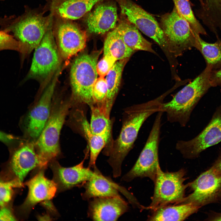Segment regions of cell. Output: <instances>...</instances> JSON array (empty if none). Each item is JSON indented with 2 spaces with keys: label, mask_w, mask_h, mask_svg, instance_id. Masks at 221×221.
<instances>
[{
  "label": "cell",
  "mask_w": 221,
  "mask_h": 221,
  "mask_svg": "<svg viewBox=\"0 0 221 221\" xmlns=\"http://www.w3.org/2000/svg\"><path fill=\"white\" fill-rule=\"evenodd\" d=\"M166 96L165 93L151 100L125 109L119 136L104 148L103 152L109 157L107 162L112 168L114 177L121 176L122 162L132 149L141 126L149 117L161 110Z\"/></svg>",
  "instance_id": "1"
},
{
  "label": "cell",
  "mask_w": 221,
  "mask_h": 221,
  "mask_svg": "<svg viewBox=\"0 0 221 221\" xmlns=\"http://www.w3.org/2000/svg\"><path fill=\"white\" fill-rule=\"evenodd\" d=\"M209 66L192 82L177 92L171 100L163 103L161 109L168 121L185 126L192 111L210 86Z\"/></svg>",
  "instance_id": "2"
},
{
  "label": "cell",
  "mask_w": 221,
  "mask_h": 221,
  "mask_svg": "<svg viewBox=\"0 0 221 221\" xmlns=\"http://www.w3.org/2000/svg\"><path fill=\"white\" fill-rule=\"evenodd\" d=\"M46 10L27 9L4 30L12 32L22 46L24 55L30 53L39 44L52 25L53 16L44 15Z\"/></svg>",
  "instance_id": "3"
},
{
  "label": "cell",
  "mask_w": 221,
  "mask_h": 221,
  "mask_svg": "<svg viewBox=\"0 0 221 221\" xmlns=\"http://www.w3.org/2000/svg\"><path fill=\"white\" fill-rule=\"evenodd\" d=\"M102 51L78 56L73 62L70 71V82L73 99L77 103L90 107L95 105L93 89L97 78L96 65Z\"/></svg>",
  "instance_id": "4"
},
{
  "label": "cell",
  "mask_w": 221,
  "mask_h": 221,
  "mask_svg": "<svg viewBox=\"0 0 221 221\" xmlns=\"http://www.w3.org/2000/svg\"><path fill=\"white\" fill-rule=\"evenodd\" d=\"M70 105L67 101L52 103L49 117L34 144L37 152L45 165L59 154L60 136Z\"/></svg>",
  "instance_id": "5"
},
{
  "label": "cell",
  "mask_w": 221,
  "mask_h": 221,
  "mask_svg": "<svg viewBox=\"0 0 221 221\" xmlns=\"http://www.w3.org/2000/svg\"><path fill=\"white\" fill-rule=\"evenodd\" d=\"M159 24L167 38L169 51L176 58L193 47L196 48L199 35L193 30L175 4L170 13L161 16Z\"/></svg>",
  "instance_id": "6"
},
{
  "label": "cell",
  "mask_w": 221,
  "mask_h": 221,
  "mask_svg": "<svg viewBox=\"0 0 221 221\" xmlns=\"http://www.w3.org/2000/svg\"><path fill=\"white\" fill-rule=\"evenodd\" d=\"M115 0L125 18L159 45L170 65L175 64L177 58L170 52L166 37L155 17L131 0Z\"/></svg>",
  "instance_id": "7"
},
{
  "label": "cell",
  "mask_w": 221,
  "mask_h": 221,
  "mask_svg": "<svg viewBox=\"0 0 221 221\" xmlns=\"http://www.w3.org/2000/svg\"><path fill=\"white\" fill-rule=\"evenodd\" d=\"M157 113L143 149L133 167L122 177V181L128 182L137 177H147L154 182L160 165L158 148L163 112Z\"/></svg>",
  "instance_id": "8"
},
{
  "label": "cell",
  "mask_w": 221,
  "mask_h": 221,
  "mask_svg": "<svg viewBox=\"0 0 221 221\" xmlns=\"http://www.w3.org/2000/svg\"><path fill=\"white\" fill-rule=\"evenodd\" d=\"M186 171L181 169L175 172H164L158 166L154 182V188L151 202L147 209L152 210L171 204H180L184 200L186 189Z\"/></svg>",
  "instance_id": "9"
},
{
  "label": "cell",
  "mask_w": 221,
  "mask_h": 221,
  "mask_svg": "<svg viewBox=\"0 0 221 221\" xmlns=\"http://www.w3.org/2000/svg\"><path fill=\"white\" fill-rule=\"evenodd\" d=\"M188 185L192 193L180 204H191L200 208L221 200V173L212 166Z\"/></svg>",
  "instance_id": "10"
},
{
  "label": "cell",
  "mask_w": 221,
  "mask_h": 221,
  "mask_svg": "<svg viewBox=\"0 0 221 221\" xmlns=\"http://www.w3.org/2000/svg\"><path fill=\"white\" fill-rule=\"evenodd\" d=\"M10 156L8 163L7 179L20 187L24 178L31 170L44 165L31 142L20 144L10 147Z\"/></svg>",
  "instance_id": "11"
},
{
  "label": "cell",
  "mask_w": 221,
  "mask_h": 221,
  "mask_svg": "<svg viewBox=\"0 0 221 221\" xmlns=\"http://www.w3.org/2000/svg\"><path fill=\"white\" fill-rule=\"evenodd\" d=\"M221 142V106L218 108L211 121L197 136L188 140H179L176 148L187 159H194L207 148Z\"/></svg>",
  "instance_id": "12"
},
{
  "label": "cell",
  "mask_w": 221,
  "mask_h": 221,
  "mask_svg": "<svg viewBox=\"0 0 221 221\" xmlns=\"http://www.w3.org/2000/svg\"><path fill=\"white\" fill-rule=\"evenodd\" d=\"M52 29L64 59L72 57L85 47L86 33L73 21L53 17Z\"/></svg>",
  "instance_id": "13"
},
{
  "label": "cell",
  "mask_w": 221,
  "mask_h": 221,
  "mask_svg": "<svg viewBox=\"0 0 221 221\" xmlns=\"http://www.w3.org/2000/svg\"><path fill=\"white\" fill-rule=\"evenodd\" d=\"M35 49L28 77H45L55 70L59 63V53L52 26Z\"/></svg>",
  "instance_id": "14"
},
{
  "label": "cell",
  "mask_w": 221,
  "mask_h": 221,
  "mask_svg": "<svg viewBox=\"0 0 221 221\" xmlns=\"http://www.w3.org/2000/svg\"><path fill=\"white\" fill-rule=\"evenodd\" d=\"M59 74H56L25 118L24 121L25 133L31 138L36 140L37 139L49 117L52 97Z\"/></svg>",
  "instance_id": "15"
},
{
  "label": "cell",
  "mask_w": 221,
  "mask_h": 221,
  "mask_svg": "<svg viewBox=\"0 0 221 221\" xmlns=\"http://www.w3.org/2000/svg\"><path fill=\"white\" fill-rule=\"evenodd\" d=\"M88 205V216L94 221H116L129 209L121 196L92 198Z\"/></svg>",
  "instance_id": "16"
},
{
  "label": "cell",
  "mask_w": 221,
  "mask_h": 221,
  "mask_svg": "<svg viewBox=\"0 0 221 221\" xmlns=\"http://www.w3.org/2000/svg\"><path fill=\"white\" fill-rule=\"evenodd\" d=\"M44 173L43 170H40L25 184L29 191L26 198L21 206L24 213L29 212L38 203L51 200L57 190L55 183L46 178Z\"/></svg>",
  "instance_id": "17"
},
{
  "label": "cell",
  "mask_w": 221,
  "mask_h": 221,
  "mask_svg": "<svg viewBox=\"0 0 221 221\" xmlns=\"http://www.w3.org/2000/svg\"><path fill=\"white\" fill-rule=\"evenodd\" d=\"M52 162L50 167L53 175V180L56 184L57 190L60 191L84 183L95 174L90 168L84 166V160L75 166L68 168L63 167L56 162Z\"/></svg>",
  "instance_id": "18"
},
{
  "label": "cell",
  "mask_w": 221,
  "mask_h": 221,
  "mask_svg": "<svg viewBox=\"0 0 221 221\" xmlns=\"http://www.w3.org/2000/svg\"><path fill=\"white\" fill-rule=\"evenodd\" d=\"M95 174L89 180L84 183V192L82 194L84 200H88L99 197L120 196L121 192L128 196L130 202L135 197L123 187L119 185L108 177L104 176L96 167L93 168Z\"/></svg>",
  "instance_id": "19"
},
{
  "label": "cell",
  "mask_w": 221,
  "mask_h": 221,
  "mask_svg": "<svg viewBox=\"0 0 221 221\" xmlns=\"http://www.w3.org/2000/svg\"><path fill=\"white\" fill-rule=\"evenodd\" d=\"M117 9L110 3L97 5L86 14L84 20L87 31L90 33L103 34L114 29L118 20Z\"/></svg>",
  "instance_id": "20"
},
{
  "label": "cell",
  "mask_w": 221,
  "mask_h": 221,
  "mask_svg": "<svg viewBox=\"0 0 221 221\" xmlns=\"http://www.w3.org/2000/svg\"><path fill=\"white\" fill-rule=\"evenodd\" d=\"M103 0H46L45 7L55 17L71 20L79 19Z\"/></svg>",
  "instance_id": "21"
},
{
  "label": "cell",
  "mask_w": 221,
  "mask_h": 221,
  "mask_svg": "<svg viewBox=\"0 0 221 221\" xmlns=\"http://www.w3.org/2000/svg\"><path fill=\"white\" fill-rule=\"evenodd\" d=\"M74 113L76 124L79 131L87 141L90 149L89 167L93 168L96 166V160L99 153L110 140L105 137L96 135L93 133L90 123L83 110L77 109Z\"/></svg>",
  "instance_id": "22"
},
{
  "label": "cell",
  "mask_w": 221,
  "mask_h": 221,
  "mask_svg": "<svg viewBox=\"0 0 221 221\" xmlns=\"http://www.w3.org/2000/svg\"><path fill=\"white\" fill-rule=\"evenodd\" d=\"M200 208L191 204L168 205L152 210L149 221H183Z\"/></svg>",
  "instance_id": "23"
},
{
  "label": "cell",
  "mask_w": 221,
  "mask_h": 221,
  "mask_svg": "<svg viewBox=\"0 0 221 221\" xmlns=\"http://www.w3.org/2000/svg\"><path fill=\"white\" fill-rule=\"evenodd\" d=\"M122 39L130 48L136 51H146L157 54L152 44L145 39L138 29L126 18L121 20L117 26Z\"/></svg>",
  "instance_id": "24"
},
{
  "label": "cell",
  "mask_w": 221,
  "mask_h": 221,
  "mask_svg": "<svg viewBox=\"0 0 221 221\" xmlns=\"http://www.w3.org/2000/svg\"><path fill=\"white\" fill-rule=\"evenodd\" d=\"M129 58L118 60L106 76L107 93L105 102V114L110 118V113L120 84L124 68Z\"/></svg>",
  "instance_id": "25"
},
{
  "label": "cell",
  "mask_w": 221,
  "mask_h": 221,
  "mask_svg": "<svg viewBox=\"0 0 221 221\" xmlns=\"http://www.w3.org/2000/svg\"><path fill=\"white\" fill-rule=\"evenodd\" d=\"M103 51V56L112 57L117 61L129 58L135 51L126 45L117 26L108 33Z\"/></svg>",
  "instance_id": "26"
},
{
  "label": "cell",
  "mask_w": 221,
  "mask_h": 221,
  "mask_svg": "<svg viewBox=\"0 0 221 221\" xmlns=\"http://www.w3.org/2000/svg\"><path fill=\"white\" fill-rule=\"evenodd\" d=\"M91 118L90 123L93 133L97 135L105 137L111 140L112 123L104 111L94 105L90 107Z\"/></svg>",
  "instance_id": "27"
},
{
  "label": "cell",
  "mask_w": 221,
  "mask_h": 221,
  "mask_svg": "<svg viewBox=\"0 0 221 221\" xmlns=\"http://www.w3.org/2000/svg\"><path fill=\"white\" fill-rule=\"evenodd\" d=\"M197 39L196 48L201 52L208 64L215 65L221 62V43L220 41L208 43L203 40L200 35Z\"/></svg>",
  "instance_id": "28"
},
{
  "label": "cell",
  "mask_w": 221,
  "mask_h": 221,
  "mask_svg": "<svg viewBox=\"0 0 221 221\" xmlns=\"http://www.w3.org/2000/svg\"><path fill=\"white\" fill-rule=\"evenodd\" d=\"M179 12L198 34L206 35V31L195 16L188 0H173Z\"/></svg>",
  "instance_id": "29"
},
{
  "label": "cell",
  "mask_w": 221,
  "mask_h": 221,
  "mask_svg": "<svg viewBox=\"0 0 221 221\" xmlns=\"http://www.w3.org/2000/svg\"><path fill=\"white\" fill-rule=\"evenodd\" d=\"M107 90L105 79L104 77L99 76L97 79L94 85L93 96L95 105L101 108L104 112V104Z\"/></svg>",
  "instance_id": "30"
},
{
  "label": "cell",
  "mask_w": 221,
  "mask_h": 221,
  "mask_svg": "<svg viewBox=\"0 0 221 221\" xmlns=\"http://www.w3.org/2000/svg\"><path fill=\"white\" fill-rule=\"evenodd\" d=\"M5 50L17 51L23 53V49L21 43L14 37L3 30L0 31V51Z\"/></svg>",
  "instance_id": "31"
},
{
  "label": "cell",
  "mask_w": 221,
  "mask_h": 221,
  "mask_svg": "<svg viewBox=\"0 0 221 221\" xmlns=\"http://www.w3.org/2000/svg\"><path fill=\"white\" fill-rule=\"evenodd\" d=\"M18 186L11 181H0V207L5 206L10 201L13 194V188Z\"/></svg>",
  "instance_id": "32"
},
{
  "label": "cell",
  "mask_w": 221,
  "mask_h": 221,
  "mask_svg": "<svg viewBox=\"0 0 221 221\" xmlns=\"http://www.w3.org/2000/svg\"><path fill=\"white\" fill-rule=\"evenodd\" d=\"M117 61L112 57L105 55L96 65V71L100 77H104L113 67Z\"/></svg>",
  "instance_id": "33"
},
{
  "label": "cell",
  "mask_w": 221,
  "mask_h": 221,
  "mask_svg": "<svg viewBox=\"0 0 221 221\" xmlns=\"http://www.w3.org/2000/svg\"><path fill=\"white\" fill-rule=\"evenodd\" d=\"M16 220L12 211L5 206L0 209V221H15Z\"/></svg>",
  "instance_id": "34"
},
{
  "label": "cell",
  "mask_w": 221,
  "mask_h": 221,
  "mask_svg": "<svg viewBox=\"0 0 221 221\" xmlns=\"http://www.w3.org/2000/svg\"><path fill=\"white\" fill-rule=\"evenodd\" d=\"M17 139V138L12 135L0 131V141L8 146L14 145Z\"/></svg>",
  "instance_id": "35"
},
{
  "label": "cell",
  "mask_w": 221,
  "mask_h": 221,
  "mask_svg": "<svg viewBox=\"0 0 221 221\" xmlns=\"http://www.w3.org/2000/svg\"><path fill=\"white\" fill-rule=\"evenodd\" d=\"M206 220L209 221H221V212L211 211L208 213Z\"/></svg>",
  "instance_id": "36"
},
{
  "label": "cell",
  "mask_w": 221,
  "mask_h": 221,
  "mask_svg": "<svg viewBox=\"0 0 221 221\" xmlns=\"http://www.w3.org/2000/svg\"><path fill=\"white\" fill-rule=\"evenodd\" d=\"M50 200H46L41 202L42 204L45 208L50 211L53 212H56L55 208Z\"/></svg>",
  "instance_id": "37"
},
{
  "label": "cell",
  "mask_w": 221,
  "mask_h": 221,
  "mask_svg": "<svg viewBox=\"0 0 221 221\" xmlns=\"http://www.w3.org/2000/svg\"><path fill=\"white\" fill-rule=\"evenodd\" d=\"M212 166L221 173V153Z\"/></svg>",
  "instance_id": "38"
},
{
  "label": "cell",
  "mask_w": 221,
  "mask_h": 221,
  "mask_svg": "<svg viewBox=\"0 0 221 221\" xmlns=\"http://www.w3.org/2000/svg\"><path fill=\"white\" fill-rule=\"evenodd\" d=\"M38 219L39 220H51V218L49 215L47 214H45L39 216H38Z\"/></svg>",
  "instance_id": "39"
},
{
  "label": "cell",
  "mask_w": 221,
  "mask_h": 221,
  "mask_svg": "<svg viewBox=\"0 0 221 221\" xmlns=\"http://www.w3.org/2000/svg\"><path fill=\"white\" fill-rule=\"evenodd\" d=\"M216 78L221 81V69L215 73Z\"/></svg>",
  "instance_id": "40"
},
{
  "label": "cell",
  "mask_w": 221,
  "mask_h": 221,
  "mask_svg": "<svg viewBox=\"0 0 221 221\" xmlns=\"http://www.w3.org/2000/svg\"><path fill=\"white\" fill-rule=\"evenodd\" d=\"M201 6H202L203 5V0H198Z\"/></svg>",
  "instance_id": "41"
},
{
  "label": "cell",
  "mask_w": 221,
  "mask_h": 221,
  "mask_svg": "<svg viewBox=\"0 0 221 221\" xmlns=\"http://www.w3.org/2000/svg\"><path fill=\"white\" fill-rule=\"evenodd\" d=\"M217 1H221V0H215Z\"/></svg>",
  "instance_id": "42"
}]
</instances>
